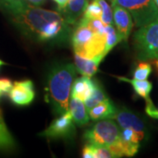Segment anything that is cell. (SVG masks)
<instances>
[{
	"mask_svg": "<svg viewBox=\"0 0 158 158\" xmlns=\"http://www.w3.org/2000/svg\"><path fill=\"white\" fill-rule=\"evenodd\" d=\"M69 112L70 113L74 122L78 127H84L89 122V114L88 110L85 106V101L78 98H70L69 104Z\"/></svg>",
	"mask_w": 158,
	"mask_h": 158,
	"instance_id": "cell-14",
	"label": "cell"
},
{
	"mask_svg": "<svg viewBox=\"0 0 158 158\" xmlns=\"http://www.w3.org/2000/svg\"><path fill=\"white\" fill-rule=\"evenodd\" d=\"M27 2H29L30 4L34 5L36 6H42L44 3H45L46 0H27Z\"/></svg>",
	"mask_w": 158,
	"mask_h": 158,
	"instance_id": "cell-28",
	"label": "cell"
},
{
	"mask_svg": "<svg viewBox=\"0 0 158 158\" xmlns=\"http://www.w3.org/2000/svg\"><path fill=\"white\" fill-rule=\"evenodd\" d=\"M155 66H156V68L158 70V59H156V60H155Z\"/></svg>",
	"mask_w": 158,
	"mask_h": 158,
	"instance_id": "cell-30",
	"label": "cell"
},
{
	"mask_svg": "<svg viewBox=\"0 0 158 158\" xmlns=\"http://www.w3.org/2000/svg\"><path fill=\"white\" fill-rule=\"evenodd\" d=\"M116 111L117 107L110 99H107L90 109L88 111V114L92 120L98 121L106 118H113L114 114L116 113Z\"/></svg>",
	"mask_w": 158,
	"mask_h": 158,
	"instance_id": "cell-15",
	"label": "cell"
},
{
	"mask_svg": "<svg viewBox=\"0 0 158 158\" xmlns=\"http://www.w3.org/2000/svg\"><path fill=\"white\" fill-rule=\"evenodd\" d=\"M82 156L84 158H94V151H93V145L87 143L83 148Z\"/></svg>",
	"mask_w": 158,
	"mask_h": 158,
	"instance_id": "cell-26",
	"label": "cell"
},
{
	"mask_svg": "<svg viewBox=\"0 0 158 158\" xmlns=\"http://www.w3.org/2000/svg\"><path fill=\"white\" fill-rule=\"evenodd\" d=\"M69 112L61 114L54 119L51 124L43 132L40 133V136L50 139H69L75 135V125Z\"/></svg>",
	"mask_w": 158,
	"mask_h": 158,
	"instance_id": "cell-7",
	"label": "cell"
},
{
	"mask_svg": "<svg viewBox=\"0 0 158 158\" xmlns=\"http://www.w3.org/2000/svg\"><path fill=\"white\" fill-rule=\"evenodd\" d=\"M8 95L11 102L17 106H28L34 101L35 92L31 80L15 82Z\"/></svg>",
	"mask_w": 158,
	"mask_h": 158,
	"instance_id": "cell-10",
	"label": "cell"
},
{
	"mask_svg": "<svg viewBox=\"0 0 158 158\" xmlns=\"http://www.w3.org/2000/svg\"><path fill=\"white\" fill-rule=\"evenodd\" d=\"M77 68L71 63L59 64L51 69L48 76L46 100L58 115L67 113L71 87L77 76Z\"/></svg>",
	"mask_w": 158,
	"mask_h": 158,
	"instance_id": "cell-2",
	"label": "cell"
},
{
	"mask_svg": "<svg viewBox=\"0 0 158 158\" xmlns=\"http://www.w3.org/2000/svg\"><path fill=\"white\" fill-rule=\"evenodd\" d=\"M107 99H109V98L106 95V91L104 90L101 85L98 81H96V87L93 90L92 94L85 101V106L89 111L90 109L94 107L98 104L105 101V100H107Z\"/></svg>",
	"mask_w": 158,
	"mask_h": 158,
	"instance_id": "cell-17",
	"label": "cell"
},
{
	"mask_svg": "<svg viewBox=\"0 0 158 158\" xmlns=\"http://www.w3.org/2000/svg\"><path fill=\"white\" fill-rule=\"evenodd\" d=\"M100 5L102 9V14L100 19L105 25H113V15L112 6H109L106 0H97Z\"/></svg>",
	"mask_w": 158,
	"mask_h": 158,
	"instance_id": "cell-21",
	"label": "cell"
},
{
	"mask_svg": "<svg viewBox=\"0 0 158 158\" xmlns=\"http://www.w3.org/2000/svg\"><path fill=\"white\" fill-rule=\"evenodd\" d=\"M1 94H2V93H1V91H0V96H1Z\"/></svg>",
	"mask_w": 158,
	"mask_h": 158,
	"instance_id": "cell-33",
	"label": "cell"
},
{
	"mask_svg": "<svg viewBox=\"0 0 158 158\" xmlns=\"http://www.w3.org/2000/svg\"><path fill=\"white\" fill-rule=\"evenodd\" d=\"M12 83L10 79L1 78L0 79V91L2 94H7L11 90L12 87Z\"/></svg>",
	"mask_w": 158,
	"mask_h": 158,
	"instance_id": "cell-24",
	"label": "cell"
},
{
	"mask_svg": "<svg viewBox=\"0 0 158 158\" xmlns=\"http://www.w3.org/2000/svg\"><path fill=\"white\" fill-rule=\"evenodd\" d=\"M4 64H5V62H3V61H1V60H0V67H1L2 65H4Z\"/></svg>",
	"mask_w": 158,
	"mask_h": 158,
	"instance_id": "cell-31",
	"label": "cell"
},
{
	"mask_svg": "<svg viewBox=\"0 0 158 158\" xmlns=\"http://www.w3.org/2000/svg\"><path fill=\"white\" fill-rule=\"evenodd\" d=\"M106 48L104 51L105 56L113 49L115 46L122 41L119 34L117 32V30L114 28L113 25H106Z\"/></svg>",
	"mask_w": 158,
	"mask_h": 158,
	"instance_id": "cell-18",
	"label": "cell"
},
{
	"mask_svg": "<svg viewBox=\"0 0 158 158\" xmlns=\"http://www.w3.org/2000/svg\"><path fill=\"white\" fill-rule=\"evenodd\" d=\"M89 0H68L66 6L59 12L69 26H73L79 22L84 16Z\"/></svg>",
	"mask_w": 158,
	"mask_h": 158,
	"instance_id": "cell-11",
	"label": "cell"
},
{
	"mask_svg": "<svg viewBox=\"0 0 158 158\" xmlns=\"http://www.w3.org/2000/svg\"><path fill=\"white\" fill-rule=\"evenodd\" d=\"M152 72L151 65L146 61H141L136 66L134 71V78L138 80H147Z\"/></svg>",
	"mask_w": 158,
	"mask_h": 158,
	"instance_id": "cell-20",
	"label": "cell"
},
{
	"mask_svg": "<svg viewBox=\"0 0 158 158\" xmlns=\"http://www.w3.org/2000/svg\"><path fill=\"white\" fill-rule=\"evenodd\" d=\"M129 11L137 27L158 19V6L154 0H111Z\"/></svg>",
	"mask_w": 158,
	"mask_h": 158,
	"instance_id": "cell-6",
	"label": "cell"
},
{
	"mask_svg": "<svg viewBox=\"0 0 158 158\" xmlns=\"http://www.w3.org/2000/svg\"><path fill=\"white\" fill-rule=\"evenodd\" d=\"M14 141L10 135L9 131L6 128L5 122L0 113V148H10L13 146Z\"/></svg>",
	"mask_w": 158,
	"mask_h": 158,
	"instance_id": "cell-19",
	"label": "cell"
},
{
	"mask_svg": "<svg viewBox=\"0 0 158 158\" xmlns=\"http://www.w3.org/2000/svg\"><path fill=\"white\" fill-rule=\"evenodd\" d=\"M54 1L56 3L57 6H58V11L62 10V8H64V6H66V4L68 2V0H54Z\"/></svg>",
	"mask_w": 158,
	"mask_h": 158,
	"instance_id": "cell-27",
	"label": "cell"
},
{
	"mask_svg": "<svg viewBox=\"0 0 158 158\" xmlns=\"http://www.w3.org/2000/svg\"><path fill=\"white\" fill-rule=\"evenodd\" d=\"M87 143L110 147L120 138V127L113 118L98 120L96 124L86 130L84 135Z\"/></svg>",
	"mask_w": 158,
	"mask_h": 158,
	"instance_id": "cell-5",
	"label": "cell"
},
{
	"mask_svg": "<svg viewBox=\"0 0 158 158\" xmlns=\"http://www.w3.org/2000/svg\"><path fill=\"white\" fill-rule=\"evenodd\" d=\"M5 2H6V0H0V10L1 11L3 9V6L5 5Z\"/></svg>",
	"mask_w": 158,
	"mask_h": 158,
	"instance_id": "cell-29",
	"label": "cell"
},
{
	"mask_svg": "<svg viewBox=\"0 0 158 158\" xmlns=\"http://www.w3.org/2000/svg\"><path fill=\"white\" fill-rule=\"evenodd\" d=\"M71 41L75 53L79 56L90 59L98 56L105 58L106 34H99L90 28L84 18L79 20L77 27L72 32Z\"/></svg>",
	"mask_w": 158,
	"mask_h": 158,
	"instance_id": "cell-3",
	"label": "cell"
},
{
	"mask_svg": "<svg viewBox=\"0 0 158 158\" xmlns=\"http://www.w3.org/2000/svg\"><path fill=\"white\" fill-rule=\"evenodd\" d=\"M94 158H114V156L110 148L106 146L93 145Z\"/></svg>",
	"mask_w": 158,
	"mask_h": 158,
	"instance_id": "cell-23",
	"label": "cell"
},
{
	"mask_svg": "<svg viewBox=\"0 0 158 158\" xmlns=\"http://www.w3.org/2000/svg\"><path fill=\"white\" fill-rule=\"evenodd\" d=\"M146 113L152 118H158V109L154 106L152 101L146 103Z\"/></svg>",
	"mask_w": 158,
	"mask_h": 158,
	"instance_id": "cell-25",
	"label": "cell"
},
{
	"mask_svg": "<svg viewBox=\"0 0 158 158\" xmlns=\"http://www.w3.org/2000/svg\"><path fill=\"white\" fill-rule=\"evenodd\" d=\"M155 1V3H156V5L158 6V0H154Z\"/></svg>",
	"mask_w": 158,
	"mask_h": 158,
	"instance_id": "cell-32",
	"label": "cell"
},
{
	"mask_svg": "<svg viewBox=\"0 0 158 158\" xmlns=\"http://www.w3.org/2000/svg\"><path fill=\"white\" fill-rule=\"evenodd\" d=\"M134 46L140 61L158 59V19L139 27L134 35Z\"/></svg>",
	"mask_w": 158,
	"mask_h": 158,
	"instance_id": "cell-4",
	"label": "cell"
},
{
	"mask_svg": "<svg viewBox=\"0 0 158 158\" xmlns=\"http://www.w3.org/2000/svg\"><path fill=\"white\" fill-rule=\"evenodd\" d=\"M96 87V80H91L90 77L82 76L81 77L75 79L71 87L70 98H78L85 101L92 94Z\"/></svg>",
	"mask_w": 158,
	"mask_h": 158,
	"instance_id": "cell-12",
	"label": "cell"
},
{
	"mask_svg": "<svg viewBox=\"0 0 158 158\" xmlns=\"http://www.w3.org/2000/svg\"><path fill=\"white\" fill-rule=\"evenodd\" d=\"M102 9L100 5L97 0H91L90 3H88L86 6L85 13L83 17L88 18V19H94V18L101 17Z\"/></svg>",
	"mask_w": 158,
	"mask_h": 158,
	"instance_id": "cell-22",
	"label": "cell"
},
{
	"mask_svg": "<svg viewBox=\"0 0 158 158\" xmlns=\"http://www.w3.org/2000/svg\"><path fill=\"white\" fill-rule=\"evenodd\" d=\"M113 119H115L120 128H131L135 131L143 141L148 135L147 127L138 115L126 107L117 108Z\"/></svg>",
	"mask_w": 158,
	"mask_h": 158,
	"instance_id": "cell-8",
	"label": "cell"
},
{
	"mask_svg": "<svg viewBox=\"0 0 158 158\" xmlns=\"http://www.w3.org/2000/svg\"><path fill=\"white\" fill-rule=\"evenodd\" d=\"M2 11L23 34L41 42H67L71 27L60 12L42 9L26 0H6Z\"/></svg>",
	"mask_w": 158,
	"mask_h": 158,
	"instance_id": "cell-1",
	"label": "cell"
},
{
	"mask_svg": "<svg viewBox=\"0 0 158 158\" xmlns=\"http://www.w3.org/2000/svg\"><path fill=\"white\" fill-rule=\"evenodd\" d=\"M111 3L113 9V24L115 25L116 30L121 40L127 41L129 38L132 28L134 27V19L129 11L125 9L124 7L118 6L113 2Z\"/></svg>",
	"mask_w": 158,
	"mask_h": 158,
	"instance_id": "cell-9",
	"label": "cell"
},
{
	"mask_svg": "<svg viewBox=\"0 0 158 158\" xmlns=\"http://www.w3.org/2000/svg\"><path fill=\"white\" fill-rule=\"evenodd\" d=\"M104 59L103 56L95 57V58H85L75 53V66L77 70L82 76L87 77H92L98 71L99 63Z\"/></svg>",
	"mask_w": 158,
	"mask_h": 158,
	"instance_id": "cell-13",
	"label": "cell"
},
{
	"mask_svg": "<svg viewBox=\"0 0 158 158\" xmlns=\"http://www.w3.org/2000/svg\"><path fill=\"white\" fill-rule=\"evenodd\" d=\"M117 78L120 81L129 83L130 85H132V87L134 88L136 94L142 98H144L146 103L152 101L149 98V94H150L153 88L151 82H149L148 80H138V79L135 78L129 79L127 77H118Z\"/></svg>",
	"mask_w": 158,
	"mask_h": 158,
	"instance_id": "cell-16",
	"label": "cell"
}]
</instances>
